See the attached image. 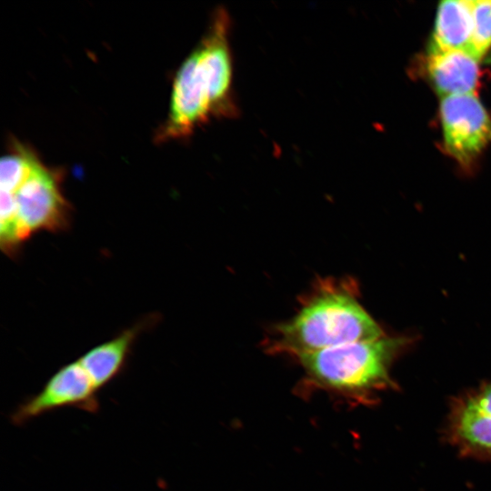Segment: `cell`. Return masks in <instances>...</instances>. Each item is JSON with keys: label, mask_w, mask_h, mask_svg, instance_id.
I'll list each match as a JSON object with an SVG mask.
<instances>
[{"label": "cell", "mask_w": 491, "mask_h": 491, "mask_svg": "<svg viewBox=\"0 0 491 491\" xmlns=\"http://www.w3.org/2000/svg\"><path fill=\"white\" fill-rule=\"evenodd\" d=\"M96 390L77 360L64 366L55 373L38 394L16 409L13 415V421L23 423L46 412L66 406L95 411L97 407Z\"/></svg>", "instance_id": "obj_6"}, {"label": "cell", "mask_w": 491, "mask_h": 491, "mask_svg": "<svg viewBox=\"0 0 491 491\" xmlns=\"http://www.w3.org/2000/svg\"><path fill=\"white\" fill-rule=\"evenodd\" d=\"M426 71L441 97L475 93L480 75L479 60L462 49L428 50Z\"/></svg>", "instance_id": "obj_7"}, {"label": "cell", "mask_w": 491, "mask_h": 491, "mask_svg": "<svg viewBox=\"0 0 491 491\" xmlns=\"http://www.w3.org/2000/svg\"><path fill=\"white\" fill-rule=\"evenodd\" d=\"M459 402L480 415L491 417V383Z\"/></svg>", "instance_id": "obj_12"}, {"label": "cell", "mask_w": 491, "mask_h": 491, "mask_svg": "<svg viewBox=\"0 0 491 491\" xmlns=\"http://www.w3.org/2000/svg\"><path fill=\"white\" fill-rule=\"evenodd\" d=\"M450 432L465 451L491 453V417L480 415L458 402L453 410Z\"/></svg>", "instance_id": "obj_10"}, {"label": "cell", "mask_w": 491, "mask_h": 491, "mask_svg": "<svg viewBox=\"0 0 491 491\" xmlns=\"http://www.w3.org/2000/svg\"><path fill=\"white\" fill-rule=\"evenodd\" d=\"M400 338L381 336L298 356L306 383L339 395L358 397L384 388Z\"/></svg>", "instance_id": "obj_4"}, {"label": "cell", "mask_w": 491, "mask_h": 491, "mask_svg": "<svg viewBox=\"0 0 491 491\" xmlns=\"http://www.w3.org/2000/svg\"><path fill=\"white\" fill-rule=\"evenodd\" d=\"M1 196L8 198L25 241L41 231L57 233L70 226L72 206L58 174L29 148L15 144L1 158Z\"/></svg>", "instance_id": "obj_3"}, {"label": "cell", "mask_w": 491, "mask_h": 491, "mask_svg": "<svg viewBox=\"0 0 491 491\" xmlns=\"http://www.w3.org/2000/svg\"><path fill=\"white\" fill-rule=\"evenodd\" d=\"M446 152L462 167H472L491 143V116L475 93L441 98Z\"/></svg>", "instance_id": "obj_5"}, {"label": "cell", "mask_w": 491, "mask_h": 491, "mask_svg": "<svg viewBox=\"0 0 491 491\" xmlns=\"http://www.w3.org/2000/svg\"><path fill=\"white\" fill-rule=\"evenodd\" d=\"M472 35L471 0L442 1L437 7L429 51L468 52Z\"/></svg>", "instance_id": "obj_9"}, {"label": "cell", "mask_w": 491, "mask_h": 491, "mask_svg": "<svg viewBox=\"0 0 491 491\" xmlns=\"http://www.w3.org/2000/svg\"><path fill=\"white\" fill-rule=\"evenodd\" d=\"M383 336L360 304L357 285L351 277L322 276L299 297L294 316L268 330L262 345L270 355L297 358Z\"/></svg>", "instance_id": "obj_2"}, {"label": "cell", "mask_w": 491, "mask_h": 491, "mask_svg": "<svg viewBox=\"0 0 491 491\" xmlns=\"http://www.w3.org/2000/svg\"><path fill=\"white\" fill-rule=\"evenodd\" d=\"M152 320L145 319L136 323L78 359L96 389L105 386L122 371L135 341Z\"/></svg>", "instance_id": "obj_8"}, {"label": "cell", "mask_w": 491, "mask_h": 491, "mask_svg": "<svg viewBox=\"0 0 491 491\" xmlns=\"http://www.w3.org/2000/svg\"><path fill=\"white\" fill-rule=\"evenodd\" d=\"M472 35L468 52L476 59L491 47V0L471 1Z\"/></svg>", "instance_id": "obj_11"}, {"label": "cell", "mask_w": 491, "mask_h": 491, "mask_svg": "<svg viewBox=\"0 0 491 491\" xmlns=\"http://www.w3.org/2000/svg\"><path fill=\"white\" fill-rule=\"evenodd\" d=\"M230 25L226 10L216 8L204 36L178 68L167 117L156 135L159 142L185 138L213 119L238 115Z\"/></svg>", "instance_id": "obj_1"}]
</instances>
